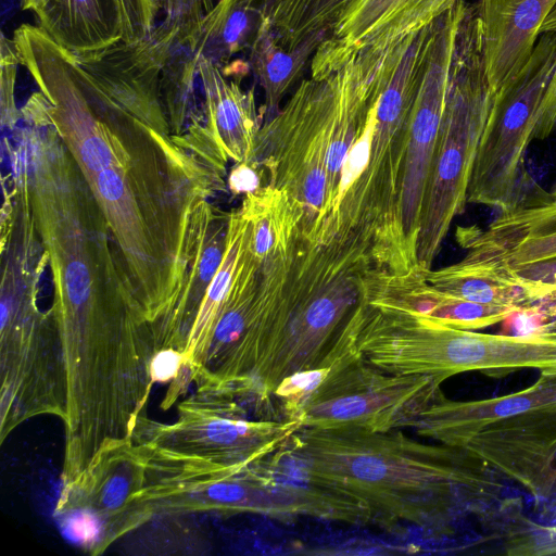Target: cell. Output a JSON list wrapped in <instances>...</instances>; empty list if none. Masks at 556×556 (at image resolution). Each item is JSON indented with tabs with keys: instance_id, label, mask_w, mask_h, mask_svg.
<instances>
[{
	"instance_id": "7a4b0ae2",
	"label": "cell",
	"mask_w": 556,
	"mask_h": 556,
	"mask_svg": "<svg viewBox=\"0 0 556 556\" xmlns=\"http://www.w3.org/2000/svg\"><path fill=\"white\" fill-rule=\"evenodd\" d=\"M376 267L361 239L319 244L301 230L287 232L262 260V282L243 333L195 388L269 410L285 381L323 363Z\"/></svg>"
},
{
	"instance_id": "30bf717a",
	"label": "cell",
	"mask_w": 556,
	"mask_h": 556,
	"mask_svg": "<svg viewBox=\"0 0 556 556\" xmlns=\"http://www.w3.org/2000/svg\"><path fill=\"white\" fill-rule=\"evenodd\" d=\"M148 467L132 441L103 454L62 485L54 515L63 532L91 555L153 519L144 501Z\"/></svg>"
},
{
	"instance_id": "ac0fdd59",
	"label": "cell",
	"mask_w": 556,
	"mask_h": 556,
	"mask_svg": "<svg viewBox=\"0 0 556 556\" xmlns=\"http://www.w3.org/2000/svg\"><path fill=\"white\" fill-rule=\"evenodd\" d=\"M33 12L38 26L74 55L123 40L116 0H37Z\"/></svg>"
},
{
	"instance_id": "5b68a950",
	"label": "cell",
	"mask_w": 556,
	"mask_h": 556,
	"mask_svg": "<svg viewBox=\"0 0 556 556\" xmlns=\"http://www.w3.org/2000/svg\"><path fill=\"white\" fill-rule=\"evenodd\" d=\"M495 92L486 72L479 3L467 1L422 200L416 253L417 265L422 268H431L454 218L465 210Z\"/></svg>"
},
{
	"instance_id": "ffe728a7",
	"label": "cell",
	"mask_w": 556,
	"mask_h": 556,
	"mask_svg": "<svg viewBox=\"0 0 556 556\" xmlns=\"http://www.w3.org/2000/svg\"><path fill=\"white\" fill-rule=\"evenodd\" d=\"M426 279L433 289L454 300L510 307L518 314L530 312L529 301L519 287L494 265L467 253L455 264L427 269Z\"/></svg>"
},
{
	"instance_id": "d6a6232c",
	"label": "cell",
	"mask_w": 556,
	"mask_h": 556,
	"mask_svg": "<svg viewBox=\"0 0 556 556\" xmlns=\"http://www.w3.org/2000/svg\"><path fill=\"white\" fill-rule=\"evenodd\" d=\"M21 7L23 10L33 11L35 8L37 0H20Z\"/></svg>"
},
{
	"instance_id": "4fadbf2b",
	"label": "cell",
	"mask_w": 556,
	"mask_h": 556,
	"mask_svg": "<svg viewBox=\"0 0 556 556\" xmlns=\"http://www.w3.org/2000/svg\"><path fill=\"white\" fill-rule=\"evenodd\" d=\"M536 502L556 504V408L489 426L465 447Z\"/></svg>"
},
{
	"instance_id": "f546056e",
	"label": "cell",
	"mask_w": 556,
	"mask_h": 556,
	"mask_svg": "<svg viewBox=\"0 0 556 556\" xmlns=\"http://www.w3.org/2000/svg\"><path fill=\"white\" fill-rule=\"evenodd\" d=\"M261 186L258 170L248 162L236 163L227 178V187L233 195H244Z\"/></svg>"
},
{
	"instance_id": "e0dca14e",
	"label": "cell",
	"mask_w": 556,
	"mask_h": 556,
	"mask_svg": "<svg viewBox=\"0 0 556 556\" xmlns=\"http://www.w3.org/2000/svg\"><path fill=\"white\" fill-rule=\"evenodd\" d=\"M199 80L203 91L202 113L211 137L235 163L250 160L256 136L264 123L254 88L243 90L240 78L229 76L215 64L201 59Z\"/></svg>"
},
{
	"instance_id": "8992f818",
	"label": "cell",
	"mask_w": 556,
	"mask_h": 556,
	"mask_svg": "<svg viewBox=\"0 0 556 556\" xmlns=\"http://www.w3.org/2000/svg\"><path fill=\"white\" fill-rule=\"evenodd\" d=\"M301 428L298 420L250 418L235 397L195 388L178 404L175 421L146 416L131 440L150 472L172 476L244 468L281 447Z\"/></svg>"
},
{
	"instance_id": "52a82bcc",
	"label": "cell",
	"mask_w": 556,
	"mask_h": 556,
	"mask_svg": "<svg viewBox=\"0 0 556 556\" xmlns=\"http://www.w3.org/2000/svg\"><path fill=\"white\" fill-rule=\"evenodd\" d=\"M301 380L307 395L292 419L319 430L401 429L443 394L432 377L392 375L366 361L356 346V311L323 363Z\"/></svg>"
},
{
	"instance_id": "3957f363",
	"label": "cell",
	"mask_w": 556,
	"mask_h": 556,
	"mask_svg": "<svg viewBox=\"0 0 556 556\" xmlns=\"http://www.w3.org/2000/svg\"><path fill=\"white\" fill-rule=\"evenodd\" d=\"M287 446L313 473L361 498L375 525L409 523L432 538L500 495L497 473L466 448L386 432L301 428Z\"/></svg>"
},
{
	"instance_id": "9c48e42d",
	"label": "cell",
	"mask_w": 556,
	"mask_h": 556,
	"mask_svg": "<svg viewBox=\"0 0 556 556\" xmlns=\"http://www.w3.org/2000/svg\"><path fill=\"white\" fill-rule=\"evenodd\" d=\"M344 66L301 81L286 104L263 123L248 163L303 212L302 229L315 242L327 202L330 139L344 83Z\"/></svg>"
},
{
	"instance_id": "836d02e7",
	"label": "cell",
	"mask_w": 556,
	"mask_h": 556,
	"mask_svg": "<svg viewBox=\"0 0 556 556\" xmlns=\"http://www.w3.org/2000/svg\"><path fill=\"white\" fill-rule=\"evenodd\" d=\"M547 195L551 197L549 199H553L554 201H556V182L554 184V186L552 187V189L547 193Z\"/></svg>"
},
{
	"instance_id": "6da1fadb",
	"label": "cell",
	"mask_w": 556,
	"mask_h": 556,
	"mask_svg": "<svg viewBox=\"0 0 556 556\" xmlns=\"http://www.w3.org/2000/svg\"><path fill=\"white\" fill-rule=\"evenodd\" d=\"M12 43L106 220L129 293L151 326L169 320L218 214L208 199L228 187L172 135L163 48L121 40L74 55L30 24Z\"/></svg>"
},
{
	"instance_id": "44dd1931",
	"label": "cell",
	"mask_w": 556,
	"mask_h": 556,
	"mask_svg": "<svg viewBox=\"0 0 556 556\" xmlns=\"http://www.w3.org/2000/svg\"><path fill=\"white\" fill-rule=\"evenodd\" d=\"M326 39L318 36L295 49L285 48L273 30L263 22L258 35L250 48L249 66L264 91L261 112L264 122L280 110V102L303 74L308 62Z\"/></svg>"
},
{
	"instance_id": "cb8c5ba5",
	"label": "cell",
	"mask_w": 556,
	"mask_h": 556,
	"mask_svg": "<svg viewBox=\"0 0 556 556\" xmlns=\"http://www.w3.org/2000/svg\"><path fill=\"white\" fill-rule=\"evenodd\" d=\"M353 0H258L264 22L279 42L295 49L312 38L328 37Z\"/></svg>"
},
{
	"instance_id": "ba28073f",
	"label": "cell",
	"mask_w": 556,
	"mask_h": 556,
	"mask_svg": "<svg viewBox=\"0 0 556 556\" xmlns=\"http://www.w3.org/2000/svg\"><path fill=\"white\" fill-rule=\"evenodd\" d=\"M556 135V30L541 33L520 70L495 92L479 141L467 203L498 211L523 199L525 154Z\"/></svg>"
},
{
	"instance_id": "7402d4cb",
	"label": "cell",
	"mask_w": 556,
	"mask_h": 556,
	"mask_svg": "<svg viewBox=\"0 0 556 556\" xmlns=\"http://www.w3.org/2000/svg\"><path fill=\"white\" fill-rule=\"evenodd\" d=\"M263 22L258 0H218L198 21L201 59L225 70L236 54L250 50Z\"/></svg>"
},
{
	"instance_id": "4dcf8cb0",
	"label": "cell",
	"mask_w": 556,
	"mask_h": 556,
	"mask_svg": "<svg viewBox=\"0 0 556 556\" xmlns=\"http://www.w3.org/2000/svg\"><path fill=\"white\" fill-rule=\"evenodd\" d=\"M534 309L536 315H541L548 320L546 327L556 328V294L539 302Z\"/></svg>"
},
{
	"instance_id": "83f0119b",
	"label": "cell",
	"mask_w": 556,
	"mask_h": 556,
	"mask_svg": "<svg viewBox=\"0 0 556 556\" xmlns=\"http://www.w3.org/2000/svg\"><path fill=\"white\" fill-rule=\"evenodd\" d=\"M122 21V39L132 43L147 38L155 28L159 0H116Z\"/></svg>"
},
{
	"instance_id": "9a60e30c",
	"label": "cell",
	"mask_w": 556,
	"mask_h": 556,
	"mask_svg": "<svg viewBox=\"0 0 556 556\" xmlns=\"http://www.w3.org/2000/svg\"><path fill=\"white\" fill-rule=\"evenodd\" d=\"M555 408L556 375L540 374L532 386L496 397L453 401L442 394L407 421L404 428L441 444L465 447L489 426L528 413Z\"/></svg>"
},
{
	"instance_id": "d6986e66",
	"label": "cell",
	"mask_w": 556,
	"mask_h": 556,
	"mask_svg": "<svg viewBox=\"0 0 556 556\" xmlns=\"http://www.w3.org/2000/svg\"><path fill=\"white\" fill-rule=\"evenodd\" d=\"M198 22L179 25L161 74V94L174 139L179 143L189 129L204 122L194 104V83L200 63Z\"/></svg>"
},
{
	"instance_id": "484cf974",
	"label": "cell",
	"mask_w": 556,
	"mask_h": 556,
	"mask_svg": "<svg viewBox=\"0 0 556 556\" xmlns=\"http://www.w3.org/2000/svg\"><path fill=\"white\" fill-rule=\"evenodd\" d=\"M505 552L514 556L556 555V525L545 526L528 521L505 541Z\"/></svg>"
},
{
	"instance_id": "5bb4252c",
	"label": "cell",
	"mask_w": 556,
	"mask_h": 556,
	"mask_svg": "<svg viewBox=\"0 0 556 556\" xmlns=\"http://www.w3.org/2000/svg\"><path fill=\"white\" fill-rule=\"evenodd\" d=\"M456 241L466 253L507 266L556 257V201L546 195L525 198L500 213L482 229L457 227Z\"/></svg>"
},
{
	"instance_id": "4316f807",
	"label": "cell",
	"mask_w": 556,
	"mask_h": 556,
	"mask_svg": "<svg viewBox=\"0 0 556 556\" xmlns=\"http://www.w3.org/2000/svg\"><path fill=\"white\" fill-rule=\"evenodd\" d=\"M0 54L1 125L3 129L11 131L20 119V109H17L15 102V86L20 62L12 40L3 34L1 35Z\"/></svg>"
},
{
	"instance_id": "1f68e13d",
	"label": "cell",
	"mask_w": 556,
	"mask_h": 556,
	"mask_svg": "<svg viewBox=\"0 0 556 556\" xmlns=\"http://www.w3.org/2000/svg\"><path fill=\"white\" fill-rule=\"evenodd\" d=\"M556 30V5L553 11L548 14L546 20L544 21L540 34L544 31Z\"/></svg>"
},
{
	"instance_id": "8fae6325",
	"label": "cell",
	"mask_w": 556,
	"mask_h": 556,
	"mask_svg": "<svg viewBox=\"0 0 556 556\" xmlns=\"http://www.w3.org/2000/svg\"><path fill=\"white\" fill-rule=\"evenodd\" d=\"M467 0H458L435 20L422 80L409 121L401 194V219L407 254L417 264L422 200L450 84L457 31Z\"/></svg>"
},
{
	"instance_id": "7c38bea8",
	"label": "cell",
	"mask_w": 556,
	"mask_h": 556,
	"mask_svg": "<svg viewBox=\"0 0 556 556\" xmlns=\"http://www.w3.org/2000/svg\"><path fill=\"white\" fill-rule=\"evenodd\" d=\"M458 0H353L311 61L326 77L369 49H387L432 24Z\"/></svg>"
},
{
	"instance_id": "f1b7e54d",
	"label": "cell",
	"mask_w": 556,
	"mask_h": 556,
	"mask_svg": "<svg viewBox=\"0 0 556 556\" xmlns=\"http://www.w3.org/2000/svg\"><path fill=\"white\" fill-rule=\"evenodd\" d=\"M165 18L173 25L194 23L206 15L218 0H159Z\"/></svg>"
},
{
	"instance_id": "d4e9b609",
	"label": "cell",
	"mask_w": 556,
	"mask_h": 556,
	"mask_svg": "<svg viewBox=\"0 0 556 556\" xmlns=\"http://www.w3.org/2000/svg\"><path fill=\"white\" fill-rule=\"evenodd\" d=\"M493 265L522 290L529 301L530 311L539 302L556 294V257L519 266Z\"/></svg>"
},
{
	"instance_id": "603a6c76",
	"label": "cell",
	"mask_w": 556,
	"mask_h": 556,
	"mask_svg": "<svg viewBox=\"0 0 556 556\" xmlns=\"http://www.w3.org/2000/svg\"><path fill=\"white\" fill-rule=\"evenodd\" d=\"M247 226L240 207L229 213L226 249L223 261L211 281L193 323L184 354V369L192 383V375L203 362L211 344L218 315L228 293Z\"/></svg>"
},
{
	"instance_id": "2e32d148",
	"label": "cell",
	"mask_w": 556,
	"mask_h": 556,
	"mask_svg": "<svg viewBox=\"0 0 556 556\" xmlns=\"http://www.w3.org/2000/svg\"><path fill=\"white\" fill-rule=\"evenodd\" d=\"M488 77L496 91L525 64L556 0H480Z\"/></svg>"
},
{
	"instance_id": "277c9868",
	"label": "cell",
	"mask_w": 556,
	"mask_h": 556,
	"mask_svg": "<svg viewBox=\"0 0 556 556\" xmlns=\"http://www.w3.org/2000/svg\"><path fill=\"white\" fill-rule=\"evenodd\" d=\"M0 328V439L24 421L66 416V378L61 341L51 311L38 305L48 265L42 249L18 241L2 252Z\"/></svg>"
}]
</instances>
